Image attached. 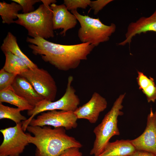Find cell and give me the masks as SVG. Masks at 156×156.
<instances>
[{
    "mask_svg": "<svg viewBox=\"0 0 156 156\" xmlns=\"http://www.w3.org/2000/svg\"><path fill=\"white\" fill-rule=\"evenodd\" d=\"M26 41L31 44L28 47L34 54L40 55L44 62L64 71L77 68L82 61L87 59L88 56L95 47L88 43L61 44L40 37H27Z\"/></svg>",
    "mask_w": 156,
    "mask_h": 156,
    "instance_id": "cell-1",
    "label": "cell"
},
{
    "mask_svg": "<svg viewBox=\"0 0 156 156\" xmlns=\"http://www.w3.org/2000/svg\"><path fill=\"white\" fill-rule=\"evenodd\" d=\"M27 130L34 135L27 133L29 144L36 147L35 156H59L68 148L82 146L75 138L67 134L63 127L29 125Z\"/></svg>",
    "mask_w": 156,
    "mask_h": 156,
    "instance_id": "cell-2",
    "label": "cell"
},
{
    "mask_svg": "<svg viewBox=\"0 0 156 156\" xmlns=\"http://www.w3.org/2000/svg\"><path fill=\"white\" fill-rule=\"evenodd\" d=\"M125 94H120L113 103L110 110L105 115L101 122L93 130L95 138L90 155L98 156L103 151L110 139L120 133L118 126V118L123 115L121 110Z\"/></svg>",
    "mask_w": 156,
    "mask_h": 156,
    "instance_id": "cell-3",
    "label": "cell"
},
{
    "mask_svg": "<svg viewBox=\"0 0 156 156\" xmlns=\"http://www.w3.org/2000/svg\"><path fill=\"white\" fill-rule=\"evenodd\" d=\"M50 6L42 3L31 12L19 14L14 23L24 27L32 38L46 39L53 37V14Z\"/></svg>",
    "mask_w": 156,
    "mask_h": 156,
    "instance_id": "cell-4",
    "label": "cell"
},
{
    "mask_svg": "<svg viewBox=\"0 0 156 156\" xmlns=\"http://www.w3.org/2000/svg\"><path fill=\"white\" fill-rule=\"evenodd\" d=\"M71 12L80 23L81 27L78 31V36L83 43H88L97 46L100 43L108 41L115 31L116 26L114 23L105 25L99 17L95 18L82 15L76 10H71Z\"/></svg>",
    "mask_w": 156,
    "mask_h": 156,
    "instance_id": "cell-5",
    "label": "cell"
},
{
    "mask_svg": "<svg viewBox=\"0 0 156 156\" xmlns=\"http://www.w3.org/2000/svg\"><path fill=\"white\" fill-rule=\"evenodd\" d=\"M73 77L68 78L66 88L62 96L56 101H51L43 99L39 102L32 110L27 111L30 117L22 123V128L25 131L31 120L37 115L46 111L60 110L74 112L78 107L80 99L76 94V90L72 86Z\"/></svg>",
    "mask_w": 156,
    "mask_h": 156,
    "instance_id": "cell-6",
    "label": "cell"
},
{
    "mask_svg": "<svg viewBox=\"0 0 156 156\" xmlns=\"http://www.w3.org/2000/svg\"><path fill=\"white\" fill-rule=\"evenodd\" d=\"M3 140L0 146V156H19L29 144L22 122L14 127L1 129Z\"/></svg>",
    "mask_w": 156,
    "mask_h": 156,
    "instance_id": "cell-7",
    "label": "cell"
},
{
    "mask_svg": "<svg viewBox=\"0 0 156 156\" xmlns=\"http://www.w3.org/2000/svg\"><path fill=\"white\" fill-rule=\"evenodd\" d=\"M31 83L35 90L44 99L54 101L57 92L55 82L47 70L38 67L20 75Z\"/></svg>",
    "mask_w": 156,
    "mask_h": 156,
    "instance_id": "cell-8",
    "label": "cell"
},
{
    "mask_svg": "<svg viewBox=\"0 0 156 156\" xmlns=\"http://www.w3.org/2000/svg\"><path fill=\"white\" fill-rule=\"evenodd\" d=\"M77 119L73 112L53 110L41 113L36 118H34L31 120L29 125L63 127L66 130H68L77 127Z\"/></svg>",
    "mask_w": 156,
    "mask_h": 156,
    "instance_id": "cell-9",
    "label": "cell"
},
{
    "mask_svg": "<svg viewBox=\"0 0 156 156\" xmlns=\"http://www.w3.org/2000/svg\"><path fill=\"white\" fill-rule=\"evenodd\" d=\"M107 106L106 99L96 92L92 94L90 100L73 112L78 119L88 120L91 123L98 120L100 113Z\"/></svg>",
    "mask_w": 156,
    "mask_h": 156,
    "instance_id": "cell-10",
    "label": "cell"
},
{
    "mask_svg": "<svg viewBox=\"0 0 156 156\" xmlns=\"http://www.w3.org/2000/svg\"><path fill=\"white\" fill-rule=\"evenodd\" d=\"M130 141L136 150L148 152L156 155V127L152 108L148 115L144 132L137 138Z\"/></svg>",
    "mask_w": 156,
    "mask_h": 156,
    "instance_id": "cell-11",
    "label": "cell"
},
{
    "mask_svg": "<svg viewBox=\"0 0 156 156\" xmlns=\"http://www.w3.org/2000/svg\"><path fill=\"white\" fill-rule=\"evenodd\" d=\"M53 12L54 30L63 29L60 34L65 36L67 31L75 27L77 23L76 16L69 12L64 4L53 3L50 6Z\"/></svg>",
    "mask_w": 156,
    "mask_h": 156,
    "instance_id": "cell-12",
    "label": "cell"
},
{
    "mask_svg": "<svg viewBox=\"0 0 156 156\" xmlns=\"http://www.w3.org/2000/svg\"><path fill=\"white\" fill-rule=\"evenodd\" d=\"M149 31L156 32V10L150 16L142 17L128 25L125 35V39L118 45L130 44L133 38L136 35Z\"/></svg>",
    "mask_w": 156,
    "mask_h": 156,
    "instance_id": "cell-13",
    "label": "cell"
},
{
    "mask_svg": "<svg viewBox=\"0 0 156 156\" xmlns=\"http://www.w3.org/2000/svg\"><path fill=\"white\" fill-rule=\"evenodd\" d=\"M11 88L17 94L26 100L34 107L44 99L37 93L29 81L21 75L16 77Z\"/></svg>",
    "mask_w": 156,
    "mask_h": 156,
    "instance_id": "cell-14",
    "label": "cell"
},
{
    "mask_svg": "<svg viewBox=\"0 0 156 156\" xmlns=\"http://www.w3.org/2000/svg\"><path fill=\"white\" fill-rule=\"evenodd\" d=\"M135 151L130 140H117L112 142H109L98 156H129Z\"/></svg>",
    "mask_w": 156,
    "mask_h": 156,
    "instance_id": "cell-15",
    "label": "cell"
},
{
    "mask_svg": "<svg viewBox=\"0 0 156 156\" xmlns=\"http://www.w3.org/2000/svg\"><path fill=\"white\" fill-rule=\"evenodd\" d=\"M1 49L4 53L10 52L19 57L29 69H33L38 67L22 52L18 46L16 37L10 32H8L4 39Z\"/></svg>",
    "mask_w": 156,
    "mask_h": 156,
    "instance_id": "cell-16",
    "label": "cell"
},
{
    "mask_svg": "<svg viewBox=\"0 0 156 156\" xmlns=\"http://www.w3.org/2000/svg\"><path fill=\"white\" fill-rule=\"evenodd\" d=\"M136 80L139 89L145 95L148 102H155L156 101V84L153 78L148 77L143 72L138 71Z\"/></svg>",
    "mask_w": 156,
    "mask_h": 156,
    "instance_id": "cell-17",
    "label": "cell"
},
{
    "mask_svg": "<svg viewBox=\"0 0 156 156\" xmlns=\"http://www.w3.org/2000/svg\"><path fill=\"white\" fill-rule=\"evenodd\" d=\"M6 102L16 106L22 111L32 109L34 107L17 94L11 88L0 91V103Z\"/></svg>",
    "mask_w": 156,
    "mask_h": 156,
    "instance_id": "cell-18",
    "label": "cell"
},
{
    "mask_svg": "<svg viewBox=\"0 0 156 156\" xmlns=\"http://www.w3.org/2000/svg\"><path fill=\"white\" fill-rule=\"evenodd\" d=\"M5 62L3 67L7 72L16 75H20L29 68L20 58L10 52L4 53Z\"/></svg>",
    "mask_w": 156,
    "mask_h": 156,
    "instance_id": "cell-19",
    "label": "cell"
},
{
    "mask_svg": "<svg viewBox=\"0 0 156 156\" xmlns=\"http://www.w3.org/2000/svg\"><path fill=\"white\" fill-rule=\"evenodd\" d=\"M22 10L21 6L15 2L9 3L4 1L0 2V15L2 23L10 24L14 23V20L17 18L18 12Z\"/></svg>",
    "mask_w": 156,
    "mask_h": 156,
    "instance_id": "cell-20",
    "label": "cell"
},
{
    "mask_svg": "<svg viewBox=\"0 0 156 156\" xmlns=\"http://www.w3.org/2000/svg\"><path fill=\"white\" fill-rule=\"evenodd\" d=\"M21 109L5 106L0 103V119H8L13 121L16 124L21 122L27 118L21 113Z\"/></svg>",
    "mask_w": 156,
    "mask_h": 156,
    "instance_id": "cell-21",
    "label": "cell"
},
{
    "mask_svg": "<svg viewBox=\"0 0 156 156\" xmlns=\"http://www.w3.org/2000/svg\"><path fill=\"white\" fill-rule=\"evenodd\" d=\"M17 75L5 70L3 68L0 70V91L10 88Z\"/></svg>",
    "mask_w": 156,
    "mask_h": 156,
    "instance_id": "cell-22",
    "label": "cell"
},
{
    "mask_svg": "<svg viewBox=\"0 0 156 156\" xmlns=\"http://www.w3.org/2000/svg\"><path fill=\"white\" fill-rule=\"evenodd\" d=\"M90 0H64V4L69 10H76L78 8L85 9L90 6Z\"/></svg>",
    "mask_w": 156,
    "mask_h": 156,
    "instance_id": "cell-23",
    "label": "cell"
},
{
    "mask_svg": "<svg viewBox=\"0 0 156 156\" xmlns=\"http://www.w3.org/2000/svg\"><path fill=\"white\" fill-rule=\"evenodd\" d=\"M13 2L19 4L21 7L23 14H27L34 11V5L40 2L39 0H12Z\"/></svg>",
    "mask_w": 156,
    "mask_h": 156,
    "instance_id": "cell-24",
    "label": "cell"
},
{
    "mask_svg": "<svg viewBox=\"0 0 156 156\" xmlns=\"http://www.w3.org/2000/svg\"><path fill=\"white\" fill-rule=\"evenodd\" d=\"M112 0H98L91 1L90 6L91 9L94 10V14H97L99 12Z\"/></svg>",
    "mask_w": 156,
    "mask_h": 156,
    "instance_id": "cell-25",
    "label": "cell"
},
{
    "mask_svg": "<svg viewBox=\"0 0 156 156\" xmlns=\"http://www.w3.org/2000/svg\"><path fill=\"white\" fill-rule=\"evenodd\" d=\"M82 153L79 148L73 147L68 148L62 152L59 156H82Z\"/></svg>",
    "mask_w": 156,
    "mask_h": 156,
    "instance_id": "cell-26",
    "label": "cell"
},
{
    "mask_svg": "<svg viewBox=\"0 0 156 156\" xmlns=\"http://www.w3.org/2000/svg\"><path fill=\"white\" fill-rule=\"evenodd\" d=\"M129 156H156V155L149 152L136 150L132 155Z\"/></svg>",
    "mask_w": 156,
    "mask_h": 156,
    "instance_id": "cell-27",
    "label": "cell"
},
{
    "mask_svg": "<svg viewBox=\"0 0 156 156\" xmlns=\"http://www.w3.org/2000/svg\"><path fill=\"white\" fill-rule=\"evenodd\" d=\"M43 3L50 5L53 3H55L57 1L55 0H40Z\"/></svg>",
    "mask_w": 156,
    "mask_h": 156,
    "instance_id": "cell-28",
    "label": "cell"
},
{
    "mask_svg": "<svg viewBox=\"0 0 156 156\" xmlns=\"http://www.w3.org/2000/svg\"><path fill=\"white\" fill-rule=\"evenodd\" d=\"M154 121L156 127V111L154 112Z\"/></svg>",
    "mask_w": 156,
    "mask_h": 156,
    "instance_id": "cell-29",
    "label": "cell"
}]
</instances>
